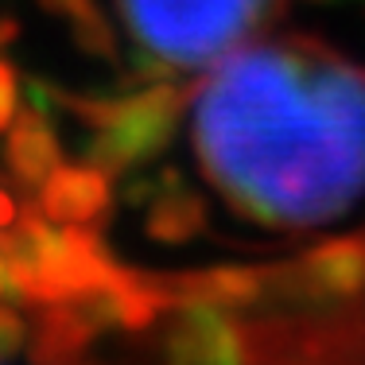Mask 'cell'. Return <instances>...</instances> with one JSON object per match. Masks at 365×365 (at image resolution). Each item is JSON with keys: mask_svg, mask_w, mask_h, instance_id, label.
<instances>
[{"mask_svg": "<svg viewBox=\"0 0 365 365\" xmlns=\"http://www.w3.org/2000/svg\"><path fill=\"white\" fill-rule=\"evenodd\" d=\"M12 117H16V78L0 63V128L12 125Z\"/></svg>", "mask_w": 365, "mask_h": 365, "instance_id": "7", "label": "cell"}, {"mask_svg": "<svg viewBox=\"0 0 365 365\" xmlns=\"http://www.w3.org/2000/svg\"><path fill=\"white\" fill-rule=\"evenodd\" d=\"M206 182L241 218L315 230L365 195V71L292 36L230 51L190 106Z\"/></svg>", "mask_w": 365, "mask_h": 365, "instance_id": "1", "label": "cell"}, {"mask_svg": "<svg viewBox=\"0 0 365 365\" xmlns=\"http://www.w3.org/2000/svg\"><path fill=\"white\" fill-rule=\"evenodd\" d=\"M117 8L148 66L206 71L253 36L276 0H117Z\"/></svg>", "mask_w": 365, "mask_h": 365, "instance_id": "2", "label": "cell"}, {"mask_svg": "<svg viewBox=\"0 0 365 365\" xmlns=\"http://www.w3.org/2000/svg\"><path fill=\"white\" fill-rule=\"evenodd\" d=\"M55 4L66 8V12H74V24H82V31H106V24H101L93 0H55Z\"/></svg>", "mask_w": 365, "mask_h": 365, "instance_id": "6", "label": "cell"}, {"mask_svg": "<svg viewBox=\"0 0 365 365\" xmlns=\"http://www.w3.org/2000/svg\"><path fill=\"white\" fill-rule=\"evenodd\" d=\"M43 218L63 222V225H90L106 210V171H71L58 163L43 179Z\"/></svg>", "mask_w": 365, "mask_h": 365, "instance_id": "4", "label": "cell"}, {"mask_svg": "<svg viewBox=\"0 0 365 365\" xmlns=\"http://www.w3.org/2000/svg\"><path fill=\"white\" fill-rule=\"evenodd\" d=\"M8 155H12L16 175L24 182H39V187H43V179L63 163L58 160L55 133H51V125L39 113H20V117H12V148H8Z\"/></svg>", "mask_w": 365, "mask_h": 365, "instance_id": "5", "label": "cell"}, {"mask_svg": "<svg viewBox=\"0 0 365 365\" xmlns=\"http://www.w3.org/2000/svg\"><path fill=\"white\" fill-rule=\"evenodd\" d=\"M182 106V93L175 86H152V90L128 93L125 101L101 106L98 120V163L125 168L144 160L148 152L163 144L171 120Z\"/></svg>", "mask_w": 365, "mask_h": 365, "instance_id": "3", "label": "cell"}, {"mask_svg": "<svg viewBox=\"0 0 365 365\" xmlns=\"http://www.w3.org/2000/svg\"><path fill=\"white\" fill-rule=\"evenodd\" d=\"M16 218H20V214H16V206L0 195V295L12 292V284H8V268H4V233H8V225H12Z\"/></svg>", "mask_w": 365, "mask_h": 365, "instance_id": "8", "label": "cell"}]
</instances>
